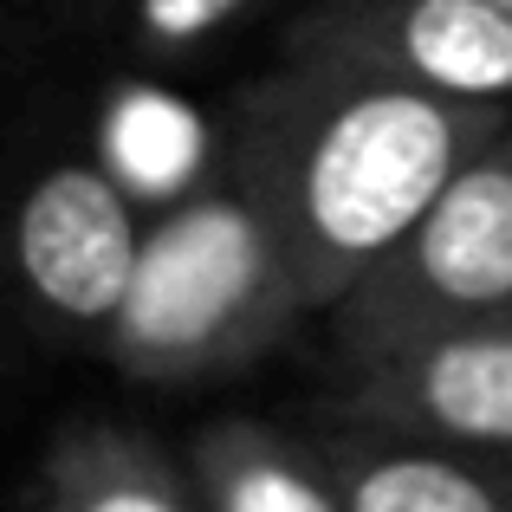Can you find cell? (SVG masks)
<instances>
[{
	"label": "cell",
	"instance_id": "cell-8",
	"mask_svg": "<svg viewBox=\"0 0 512 512\" xmlns=\"http://www.w3.org/2000/svg\"><path fill=\"white\" fill-rule=\"evenodd\" d=\"M26 512H201L182 454L137 422L85 415L46 441Z\"/></svg>",
	"mask_w": 512,
	"mask_h": 512
},
{
	"label": "cell",
	"instance_id": "cell-2",
	"mask_svg": "<svg viewBox=\"0 0 512 512\" xmlns=\"http://www.w3.org/2000/svg\"><path fill=\"white\" fill-rule=\"evenodd\" d=\"M299 318H312V305L266 208L234 169L214 163L156 201L98 357L143 389L227 383L273 357Z\"/></svg>",
	"mask_w": 512,
	"mask_h": 512
},
{
	"label": "cell",
	"instance_id": "cell-7",
	"mask_svg": "<svg viewBox=\"0 0 512 512\" xmlns=\"http://www.w3.org/2000/svg\"><path fill=\"white\" fill-rule=\"evenodd\" d=\"M344 512H512V461L422 435L338 422L318 435Z\"/></svg>",
	"mask_w": 512,
	"mask_h": 512
},
{
	"label": "cell",
	"instance_id": "cell-4",
	"mask_svg": "<svg viewBox=\"0 0 512 512\" xmlns=\"http://www.w3.org/2000/svg\"><path fill=\"white\" fill-rule=\"evenodd\" d=\"M143 227L150 214L137 188L104 156L52 150L26 169L0 221V260L33 325L65 344L104 350V331L137 273Z\"/></svg>",
	"mask_w": 512,
	"mask_h": 512
},
{
	"label": "cell",
	"instance_id": "cell-1",
	"mask_svg": "<svg viewBox=\"0 0 512 512\" xmlns=\"http://www.w3.org/2000/svg\"><path fill=\"white\" fill-rule=\"evenodd\" d=\"M506 124L512 111L493 104L279 59V72L227 98L214 163L266 208L305 305L331 312Z\"/></svg>",
	"mask_w": 512,
	"mask_h": 512
},
{
	"label": "cell",
	"instance_id": "cell-11",
	"mask_svg": "<svg viewBox=\"0 0 512 512\" xmlns=\"http://www.w3.org/2000/svg\"><path fill=\"white\" fill-rule=\"evenodd\" d=\"M493 7H500V13H506V20H512V0H493Z\"/></svg>",
	"mask_w": 512,
	"mask_h": 512
},
{
	"label": "cell",
	"instance_id": "cell-3",
	"mask_svg": "<svg viewBox=\"0 0 512 512\" xmlns=\"http://www.w3.org/2000/svg\"><path fill=\"white\" fill-rule=\"evenodd\" d=\"M512 325V150L474 156L441 201L331 305L338 370H370L454 331Z\"/></svg>",
	"mask_w": 512,
	"mask_h": 512
},
{
	"label": "cell",
	"instance_id": "cell-5",
	"mask_svg": "<svg viewBox=\"0 0 512 512\" xmlns=\"http://www.w3.org/2000/svg\"><path fill=\"white\" fill-rule=\"evenodd\" d=\"M286 59L512 111V20L493 0H312L286 26Z\"/></svg>",
	"mask_w": 512,
	"mask_h": 512
},
{
	"label": "cell",
	"instance_id": "cell-10",
	"mask_svg": "<svg viewBox=\"0 0 512 512\" xmlns=\"http://www.w3.org/2000/svg\"><path fill=\"white\" fill-rule=\"evenodd\" d=\"M260 0H117L124 20V46L156 72H182L195 65L214 39H227Z\"/></svg>",
	"mask_w": 512,
	"mask_h": 512
},
{
	"label": "cell",
	"instance_id": "cell-9",
	"mask_svg": "<svg viewBox=\"0 0 512 512\" xmlns=\"http://www.w3.org/2000/svg\"><path fill=\"white\" fill-rule=\"evenodd\" d=\"M175 454L201 512H344L318 435H292L260 415H214Z\"/></svg>",
	"mask_w": 512,
	"mask_h": 512
},
{
	"label": "cell",
	"instance_id": "cell-6",
	"mask_svg": "<svg viewBox=\"0 0 512 512\" xmlns=\"http://www.w3.org/2000/svg\"><path fill=\"white\" fill-rule=\"evenodd\" d=\"M338 422L512 461V325L454 331L344 376Z\"/></svg>",
	"mask_w": 512,
	"mask_h": 512
},
{
	"label": "cell",
	"instance_id": "cell-12",
	"mask_svg": "<svg viewBox=\"0 0 512 512\" xmlns=\"http://www.w3.org/2000/svg\"><path fill=\"white\" fill-rule=\"evenodd\" d=\"M506 150H512V124H506Z\"/></svg>",
	"mask_w": 512,
	"mask_h": 512
}]
</instances>
